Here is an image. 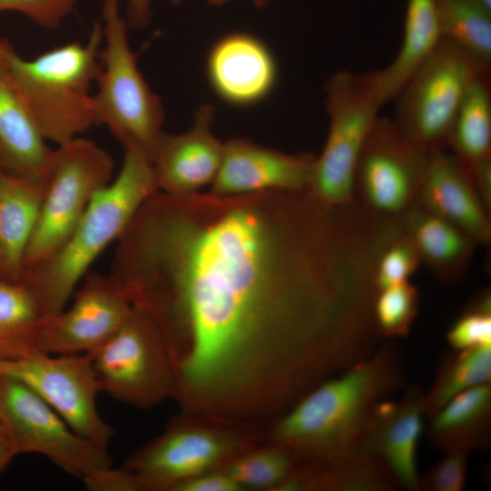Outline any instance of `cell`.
<instances>
[{
  "label": "cell",
  "instance_id": "obj_8",
  "mask_svg": "<svg viewBox=\"0 0 491 491\" xmlns=\"http://www.w3.org/2000/svg\"><path fill=\"white\" fill-rule=\"evenodd\" d=\"M114 169L110 155L82 136L53 149L24 270L42 262L65 243L95 194L112 181Z\"/></svg>",
  "mask_w": 491,
  "mask_h": 491
},
{
  "label": "cell",
  "instance_id": "obj_15",
  "mask_svg": "<svg viewBox=\"0 0 491 491\" xmlns=\"http://www.w3.org/2000/svg\"><path fill=\"white\" fill-rule=\"evenodd\" d=\"M205 75L221 101L246 107L262 102L273 92L278 66L263 40L246 31H232L217 38L209 48Z\"/></svg>",
  "mask_w": 491,
  "mask_h": 491
},
{
  "label": "cell",
  "instance_id": "obj_2",
  "mask_svg": "<svg viewBox=\"0 0 491 491\" xmlns=\"http://www.w3.org/2000/svg\"><path fill=\"white\" fill-rule=\"evenodd\" d=\"M404 382L398 351L393 344H384L270 420L265 441L286 447L306 470L364 453L362 444L376 406Z\"/></svg>",
  "mask_w": 491,
  "mask_h": 491
},
{
  "label": "cell",
  "instance_id": "obj_17",
  "mask_svg": "<svg viewBox=\"0 0 491 491\" xmlns=\"http://www.w3.org/2000/svg\"><path fill=\"white\" fill-rule=\"evenodd\" d=\"M214 118V106L203 105L188 131L162 134L152 158L158 191L185 195L212 185L224 154V143L212 131Z\"/></svg>",
  "mask_w": 491,
  "mask_h": 491
},
{
  "label": "cell",
  "instance_id": "obj_6",
  "mask_svg": "<svg viewBox=\"0 0 491 491\" xmlns=\"http://www.w3.org/2000/svg\"><path fill=\"white\" fill-rule=\"evenodd\" d=\"M100 22L103 42L94 94L96 125H105L124 149H137L152 162L164 133L163 104L138 67L120 0H102Z\"/></svg>",
  "mask_w": 491,
  "mask_h": 491
},
{
  "label": "cell",
  "instance_id": "obj_28",
  "mask_svg": "<svg viewBox=\"0 0 491 491\" xmlns=\"http://www.w3.org/2000/svg\"><path fill=\"white\" fill-rule=\"evenodd\" d=\"M490 380L491 344L444 353L434 382L424 393L426 417L432 416L458 394Z\"/></svg>",
  "mask_w": 491,
  "mask_h": 491
},
{
  "label": "cell",
  "instance_id": "obj_24",
  "mask_svg": "<svg viewBox=\"0 0 491 491\" xmlns=\"http://www.w3.org/2000/svg\"><path fill=\"white\" fill-rule=\"evenodd\" d=\"M427 419L428 440L439 451L486 450L490 444L491 384L458 394Z\"/></svg>",
  "mask_w": 491,
  "mask_h": 491
},
{
  "label": "cell",
  "instance_id": "obj_1",
  "mask_svg": "<svg viewBox=\"0 0 491 491\" xmlns=\"http://www.w3.org/2000/svg\"><path fill=\"white\" fill-rule=\"evenodd\" d=\"M115 244L108 275L160 329L181 411L271 420L377 346L383 239L355 204L157 191Z\"/></svg>",
  "mask_w": 491,
  "mask_h": 491
},
{
  "label": "cell",
  "instance_id": "obj_14",
  "mask_svg": "<svg viewBox=\"0 0 491 491\" xmlns=\"http://www.w3.org/2000/svg\"><path fill=\"white\" fill-rule=\"evenodd\" d=\"M68 307L42 316L37 350L47 355L90 353L125 322L132 305L109 276L89 272L83 278Z\"/></svg>",
  "mask_w": 491,
  "mask_h": 491
},
{
  "label": "cell",
  "instance_id": "obj_34",
  "mask_svg": "<svg viewBox=\"0 0 491 491\" xmlns=\"http://www.w3.org/2000/svg\"><path fill=\"white\" fill-rule=\"evenodd\" d=\"M470 452L452 451L430 468L419 481V490L462 491L466 486Z\"/></svg>",
  "mask_w": 491,
  "mask_h": 491
},
{
  "label": "cell",
  "instance_id": "obj_22",
  "mask_svg": "<svg viewBox=\"0 0 491 491\" xmlns=\"http://www.w3.org/2000/svg\"><path fill=\"white\" fill-rule=\"evenodd\" d=\"M40 180L0 172V278L20 281L42 201Z\"/></svg>",
  "mask_w": 491,
  "mask_h": 491
},
{
  "label": "cell",
  "instance_id": "obj_41",
  "mask_svg": "<svg viewBox=\"0 0 491 491\" xmlns=\"http://www.w3.org/2000/svg\"><path fill=\"white\" fill-rule=\"evenodd\" d=\"M172 5H177L182 3L183 0H168Z\"/></svg>",
  "mask_w": 491,
  "mask_h": 491
},
{
  "label": "cell",
  "instance_id": "obj_27",
  "mask_svg": "<svg viewBox=\"0 0 491 491\" xmlns=\"http://www.w3.org/2000/svg\"><path fill=\"white\" fill-rule=\"evenodd\" d=\"M42 316L35 295L24 282L0 278V360L39 353L36 343Z\"/></svg>",
  "mask_w": 491,
  "mask_h": 491
},
{
  "label": "cell",
  "instance_id": "obj_20",
  "mask_svg": "<svg viewBox=\"0 0 491 491\" xmlns=\"http://www.w3.org/2000/svg\"><path fill=\"white\" fill-rule=\"evenodd\" d=\"M0 37V164L4 171L44 183L53 149L40 134L12 79Z\"/></svg>",
  "mask_w": 491,
  "mask_h": 491
},
{
  "label": "cell",
  "instance_id": "obj_40",
  "mask_svg": "<svg viewBox=\"0 0 491 491\" xmlns=\"http://www.w3.org/2000/svg\"><path fill=\"white\" fill-rule=\"evenodd\" d=\"M229 0H207V3L213 6H220L227 3ZM257 7L266 6L272 0H251Z\"/></svg>",
  "mask_w": 491,
  "mask_h": 491
},
{
  "label": "cell",
  "instance_id": "obj_33",
  "mask_svg": "<svg viewBox=\"0 0 491 491\" xmlns=\"http://www.w3.org/2000/svg\"><path fill=\"white\" fill-rule=\"evenodd\" d=\"M420 265L421 260L415 246L402 231L378 258L374 278L376 292L409 280Z\"/></svg>",
  "mask_w": 491,
  "mask_h": 491
},
{
  "label": "cell",
  "instance_id": "obj_7",
  "mask_svg": "<svg viewBox=\"0 0 491 491\" xmlns=\"http://www.w3.org/2000/svg\"><path fill=\"white\" fill-rule=\"evenodd\" d=\"M486 65L442 38L395 98L392 119L401 135L431 153L447 148L458 109L473 82L490 73Z\"/></svg>",
  "mask_w": 491,
  "mask_h": 491
},
{
  "label": "cell",
  "instance_id": "obj_12",
  "mask_svg": "<svg viewBox=\"0 0 491 491\" xmlns=\"http://www.w3.org/2000/svg\"><path fill=\"white\" fill-rule=\"evenodd\" d=\"M429 154L405 138L392 119L378 115L356 163V201L376 216L400 219L416 203Z\"/></svg>",
  "mask_w": 491,
  "mask_h": 491
},
{
  "label": "cell",
  "instance_id": "obj_21",
  "mask_svg": "<svg viewBox=\"0 0 491 491\" xmlns=\"http://www.w3.org/2000/svg\"><path fill=\"white\" fill-rule=\"evenodd\" d=\"M401 224L421 264L436 279L446 286L465 279L478 246L468 235L416 203L402 215Z\"/></svg>",
  "mask_w": 491,
  "mask_h": 491
},
{
  "label": "cell",
  "instance_id": "obj_3",
  "mask_svg": "<svg viewBox=\"0 0 491 491\" xmlns=\"http://www.w3.org/2000/svg\"><path fill=\"white\" fill-rule=\"evenodd\" d=\"M157 187L152 162L143 152L124 149L121 168L98 191L65 243L42 262L24 270L21 281L44 315L64 309L102 253L124 234Z\"/></svg>",
  "mask_w": 491,
  "mask_h": 491
},
{
  "label": "cell",
  "instance_id": "obj_32",
  "mask_svg": "<svg viewBox=\"0 0 491 491\" xmlns=\"http://www.w3.org/2000/svg\"><path fill=\"white\" fill-rule=\"evenodd\" d=\"M446 340L453 350L491 344V291L484 288L474 295L451 324Z\"/></svg>",
  "mask_w": 491,
  "mask_h": 491
},
{
  "label": "cell",
  "instance_id": "obj_5",
  "mask_svg": "<svg viewBox=\"0 0 491 491\" xmlns=\"http://www.w3.org/2000/svg\"><path fill=\"white\" fill-rule=\"evenodd\" d=\"M269 421L180 411L163 433L129 455L122 466L136 476L141 491H174L264 442Z\"/></svg>",
  "mask_w": 491,
  "mask_h": 491
},
{
  "label": "cell",
  "instance_id": "obj_26",
  "mask_svg": "<svg viewBox=\"0 0 491 491\" xmlns=\"http://www.w3.org/2000/svg\"><path fill=\"white\" fill-rule=\"evenodd\" d=\"M397 486L384 462L361 453L322 469L295 471L286 491H391Z\"/></svg>",
  "mask_w": 491,
  "mask_h": 491
},
{
  "label": "cell",
  "instance_id": "obj_35",
  "mask_svg": "<svg viewBox=\"0 0 491 491\" xmlns=\"http://www.w3.org/2000/svg\"><path fill=\"white\" fill-rule=\"evenodd\" d=\"M77 0H0V13L16 12L37 25L54 29L59 26Z\"/></svg>",
  "mask_w": 491,
  "mask_h": 491
},
{
  "label": "cell",
  "instance_id": "obj_36",
  "mask_svg": "<svg viewBox=\"0 0 491 491\" xmlns=\"http://www.w3.org/2000/svg\"><path fill=\"white\" fill-rule=\"evenodd\" d=\"M91 491H141L136 476L125 467L114 466L96 472L84 481Z\"/></svg>",
  "mask_w": 491,
  "mask_h": 491
},
{
  "label": "cell",
  "instance_id": "obj_29",
  "mask_svg": "<svg viewBox=\"0 0 491 491\" xmlns=\"http://www.w3.org/2000/svg\"><path fill=\"white\" fill-rule=\"evenodd\" d=\"M443 38L491 66V7L480 0H436Z\"/></svg>",
  "mask_w": 491,
  "mask_h": 491
},
{
  "label": "cell",
  "instance_id": "obj_18",
  "mask_svg": "<svg viewBox=\"0 0 491 491\" xmlns=\"http://www.w3.org/2000/svg\"><path fill=\"white\" fill-rule=\"evenodd\" d=\"M424 391L411 386L398 400L383 399L369 419L362 451L379 458L399 486L419 490L417 449L424 431Z\"/></svg>",
  "mask_w": 491,
  "mask_h": 491
},
{
  "label": "cell",
  "instance_id": "obj_37",
  "mask_svg": "<svg viewBox=\"0 0 491 491\" xmlns=\"http://www.w3.org/2000/svg\"><path fill=\"white\" fill-rule=\"evenodd\" d=\"M174 491H242L222 468L204 473L178 485Z\"/></svg>",
  "mask_w": 491,
  "mask_h": 491
},
{
  "label": "cell",
  "instance_id": "obj_19",
  "mask_svg": "<svg viewBox=\"0 0 491 491\" xmlns=\"http://www.w3.org/2000/svg\"><path fill=\"white\" fill-rule=\"evenodd\" d=\"M416 203L457 226L477 245H489L491 211L466 165L446 148L429 154Z\"/></svg>",
  "mask_w": 491,
  "mask_h": 491
},
{
  "label": "cell",
  "instance_id": "obj_16",
  "mask_svg": "<svg viewBox=\"0 0 491 491\" xmlns=\"http://www.w3.org/2000/svg\"><path fill=\"white\" fill-rule=\"evenodd\" d=\"M315 160L311 154H290L231 138L224 143L222 163L209 191L232 195L307 190Z\"/></svg>",
  "mask_w": 491,
  "mask_h": 491
},
{
  "label": "cell",
  "instance_id": "obj_31",
  "mask_svg": "<svg viewBox=\"0 0 491 491\" xmlns=\"http://www.w3.org/2000/svg\"><path fill=\"white\" fill-rule=\"evenodd\" d=\"M420 306L416 286L406 280L376 292L373 317L380 337L396 339L409 335Z\"/></svg>",
  "mask_w": 491,
  "mask_h": 491
},
{
  "label": "cell",
  "instance_id": "obj_23",
  "mask_svg": "<svg viewBox=\"0 0 491 491\" xmlns=\"http://www.w3.org/2000/svg\"><path fill=\"white\" fill-rule=\"evenodd\" d=\"M442 38L436 0H406L400 49L389 65L372 72L376 97L381 106L395 100Z\"/></svg>",
  "mask_w": 491,
  "mask_h": 491
},
{
  "label": "cell",
  "instance_id": "obj_11",
  "mask_svg": "<svg viewBox=\"0 0 491 491\" xmlns=\"http://www.w3.org/2000/svg\"><path fill=\"white\" fill-rule=\"evenodd\" d=\"M0 425L16 455H41L83 482L113 466L107 448L78 435L35 391L6 374H0Z\"/></svg>",
  "mask_w": 491,
  "mask_h": 491
},
{
  "label": "cell",
  "instance_id": "obj_38",
  "mask_svg": "<svg viewBox=\"0 0 491 491\" xmlns=\"http://www.w3.org/2000/svg\"><path fill=\"white\" fill-rule=\"evenodd\" d=\"M153 0H126L125 19L133 28H143L149 24Z\"/></svg>",
  "mask_w": 491,
  "mask_h": 491
},
{
  "label": "cell",
  "instance_id": "obj_25",
  "mask_svg": "<svg viewBox=\"0 0 491 491\" xmlns=\"http://www.w3.org/2000/svg\"><path fill=\"white\" fill-rule=\"evenodd\" d=\"M447 147L471 174L491 168L490 73L469 87L456 114Z\"/></svg>",
  "mask_w": 491,
  "mask_h": 491
},
{
  "label": "cell",
  "instance_id": "obj_4",
  "mask_svg": "<svg viewBox=\"0 0 491 491\" xmlns=\"http://www.w3.org/2000/svg\"><path fill=\"white\" fill-rule=\"evenodd\" d=\"M101 22L85 42L75 41L24 59L8 40L9 71L37 129L45 141L65 144L96 125L94 94L100 70Z\"/></svg>",
  "mask_w": 491,
  "mask_h": 491
},
{
  "label": "cell",
  "instance_id": "obj_9",
  "mask_svg": "<svg viewBox=\"0 0 491 491\" xmlns=\"http://www.w3.org/2000/svg\"><path fill=\"white\" fill-rule=\"evenodd\" d=\"M325 93L329 128L307 190L326 205H345L356 201V163L381 105L371 72H336L326 82Z\"/></svg>",
  "mask_w": 491,
  "mask_h": 491
},
{
  "label": "cell",
  "instance_id": "obj_42",
  "mask_svg": "<svg viewBox=\"0 0 491 491\" xmlns=\"http://www.w3.org/2000/svg\"><path fill=\"white\" fill-rule=\"evenodd\" d=\"M480 1H482L487 6L491 7V0H480Z\"/></svg>",
  "mask_w": 491,
  "mask_h": 491
},
{
  "label": "cell",
  "instance_id": "obj_43",
  "mask_svg": "<svg viewBox=\"0 0 491 491\" xmlns=\"http://www.w3.org/2000/svg\"><path fill=\"white\" fill-rule=\"evenodd\" d=\"M1 170H2V166H1V164H0V172H1Z\"/></svg>",
  "mask_w": 491,
  "mask_h": 491
},
{
  "label": "cell",
  "instance_id": "obj_39",
  "mask_svg": "<svg viewBox=\"0 0 491 491\" xmlns=\"http://www.w3.org/2000/svg\"><path fill=\"white\" fill-rule=\"evenodd\" d=\"M16 456L11 441L0 425V475L5 471Z\"/></svg>",
  "mask_w": 491,
  "mask_h": 491
},
{
  "label": "cell",
  "instance_id": "obj_13",
  "mask_svg": "<svg viewBox=\"0 0 491 491\" xmlns=\"http://www.w3.org/2000/svg\"><path fill=\"white\" fill-rule=\"evenodd\" d=\"M0 374L22 381L75 432L107 448L115 429L98 411L96 399L101 390L89 353H38L18 360H0Z\"/></svg>",
  "mask_w": 491,
  "mask_h": 491
},
{
  "label": "cell",
  "instance_id": "obj_30",
  "mask_svg": "<svg viewBox=\"0 0 491 491\" xmlns=\"http://www.w3.org/2000/svg\"><path fill=\"white\" fill-rule=\"evenodd\" d=\"M296 466L286 447L264 441L239 454L221 468L244 490L283 491Z\"/></svg>",
  "mask_w": 491,
  "mask_h": 491
},
{
  "label": "cell",
  "instance_id": "obj_10",
  "mask_svg": "<svg viewBox=\"0 0 491 491\" xmlns=\"http://www.w3.org/2000/svg\"><path fill=\"white\" fill-rule=\"evenodd\" d=\"M101 392L141 409L172 399L173 363L153 319L132 306L121 326L89 353Z\"/></svg>",
  "mask_w": 491,
  "mask_h": 491
}]
</instances>
